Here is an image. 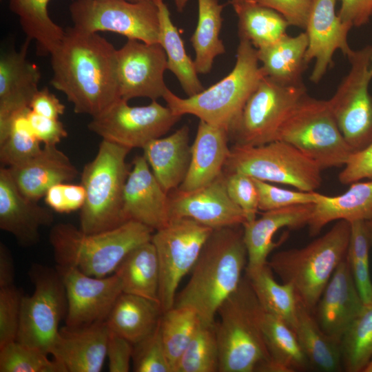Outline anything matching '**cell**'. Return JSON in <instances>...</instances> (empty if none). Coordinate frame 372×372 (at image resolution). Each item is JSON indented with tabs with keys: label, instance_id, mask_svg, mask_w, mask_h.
I'll return each mask as SVG.
<instances>
[{
	"label": "cell",
	"instance_id": "1",
	"mask_svg": "<svg viewBox=\"0 0 372 372\" xmlns=\"http://www.w3.org/2000/svg\"><path fill=\"white\" fill-rule=\"evenodd\" d=\"M116 49L98 33L74 27L51 52L52 85L64 94L76 114L92 117L121 99L116 76Z\"/></svg>",
	"mask_w": 372,
	"mask_h": 372
},
{
	"label": "cell",
	"instance_id": "2",
	"mask_svg": "<svg viewBox=\"0 0 372 372\" xmlns=\"http://www.w3.org/2000/svg\"><path fill=\"white\" fill-rule=\"evenodd\" d=\"M247 263L242 225L213 229L174 307L192 308L202 322H214L219 307L240 284Z\"/></svg>",
	"mask_w": 372,
	"mask_h": 372
},
{
	"label": "cell",
	"instance_id": "3",
	"mask_svg": "<svg viewBox=\"0 0 372 372\" xmlns=\"http://www.w3.org/2000/svg\"><path fill=\"white\" fill-rule=\"evenodd\" d=\"M154 232L134 220L95 233H85L71 223H60L51 228L49 240L56 265L101 278L114 273L127 254L151 240Z\"/></svg>",
	"mask_w": 372,
	"mask_h": 372
},
{
	"label": "cell",
	"instance_id": "4",
	"mask_svg": "<svg viewBox=\"0 0 372 372\" xmlns=\"http://www.w3.org/2000/svg\"><path fill=\"white\" fill-rule=\"evenodd\" d=\"M217 313L219 372H260L270 358L262 330L265 311L245 275Z\"/></svg>",
	"mask_w": 372,
	"mask_h": 372
},
{
	"label": "cell",
	"instance_id": "5",
	"mask_svg": "<svg viewBox=\"0 0 372 372\" xmlns=\"http://www.w3.org/2000/svg\"><path fill=\"white\" fill-rule=\"evenodd\" d=\"M258 63L257 49L249 41L240 39L235 66L225 77L187 98H180L167 88L163 99L174 114H192L228 132L265 77Z\"/></svg>",
	"mask_w": 372,
	"mask_h": 372
},
{
	"label": "cell",
	"instance_id": "6",
	"mask_svg": "<svg viewBox=\"0 0 372 372\" xmlns=\"http://www.w3.org/2000/svg\"><path fill=\"white\" fill-rule=\"evenodd\" d=\"M350 223L340 220L307 246L273 254L267 263L298 301L313 312L339 264L347 256Z\"/></svg>",
	"mask_w": 372,
	"mask_h": 372
},
{
	"label": "cell",
	"instance_id": "7",
	"mask_svg": "<svg viewBox=\"0 0 372 372\" xmlns=\"http://www.w3.org/2000/svg\"><path fill=\"white\" fill-rule=\"evenodd\" d=\"M130 150L102 140L95 157L85 165L81 184L85 200L79 215V228L84 232L109 230L126 222L123 196L130 171L126 162Z\"/></svg>",
	"mask_w": 372,
	"mask_h": 372
},
{
	"label": "cell",
	"instance_id": "8",
	"mask_svg": "<svg viewBox=\"0 0 372 372\" xmlns=\"http://www.w3.org/2000/svg\"><path fill=\"white\" fill-rule=\"evenodd\" d=\"M278 140L288 143L323 170L343 167L353 150L344 138L328 100L304 94L282 125Z\"/></svg>",
	"mask_w": 372,
	"mask_h": 372
},
{
	"label": "cell",
	"instance_id": "9",
	"mask_svg": "<svg viewBox=\"0 0 372 372\" xmlns=\"http://www.w3.org/2000/svg\"><path fill=\"white\" fill-rule=\"evenodd\" d=\"M322 171L296 147L277 140L258 146L234 145L223 172H238L262 181L314 192L321 185Z\"/></svg>",
	"mask_w": 372,
	"mask_h": 372
},
{
	"label": "cell",
	"instance_id": "10",
	"mask_svg": "<svg viewBox=\"0 0 372 372\" xmlns=\"http://www.w3.org/2000/svg\"><path fill=\"white\" fill-rule=\"evenodd\" d=\"M306 94L303 83L287 85L263 77L228 129L229 138L245 146L277 141L285 120Z\"/></svg>",
	"mask_w": 372,
	"mask_h": 372
},
{
	"label": "cell",
	"instance_id": "11",
	"mask_svg": "<svg viewBox=\"0 0 372 372\" xmlns=\"http://www.w3.org/2000/svg\"><path fill=\"white\" fill-rule=\"evenodd\" d=\"M28 274L34 291L22 297L17 341L50 355L59 324L67 313L65 287L56 267L36 263Z\"/></svg>",
	"mask_w": 372,
	"mask_h": 372
},
{
	"label": "cell",
	"instance_id": "12",
	"mask_svg": "<svg viewBox=\"0 0 372 372\" xmlns=\"http://www.w3.org/2000/svg\"><path fill=\"white\" fill-rule=\"evenodd\" d=\"M347 58L350 70L328 102L344 138L356 152L372 141V46L353 50Z\"/></svg>",
	"mask_w": 372,
	"mask_h": 372
},
{
	"label": "cell",
	"instance_id": "13",
	"mask_svg": "<svg viewBox=\"0 0 372 372\" xmlns=\"http://www.w3.org/2000/svg\"><path fill=\"white\" fill-rule=\"evenodd\" d=\"M73 27L83 32H111L127 39L159 43L160 23L154 1L74 0L69 6Z\"/></svg>",
	"mask_w": 372,
	"mask_h": 372
},
{
	"label": "cell",
	"instance_id": "14",
	"mask_svg": "<svg viewBox=\"0 0 372 372\" xmlns=\"http://www.w3.org/2000/svg\"><path fill=\"white\" fill-rule=\"evenodd\" d=\"M213 229L192 219L171 220L151 238L158 258V298L163 313L174 305L182 279L194 266Z\"/></svg>",
	"mask_w": 372,
	"mask_h": 372
},
{
	"label": "cell",
	"instance_id": "15",
	"mask_svg": "<svg viewBox=\"0 0 372 372\" xmlns=\"http://www.w3.org/2000/svg\"><path fill=\"white\" fill-rule=\"evenodd\" d=\"M180 118L156 101L147 105L131 106L120 99L104 112L92 117L87 127L102 140L130 149H143L165 134Z\"/></svg>",
	"mask_w": 372,
	"mask_h": 372
},
{
	"label": "cell",
	"instance_id": "16",
	"mask_svg": "<svg viewBox=\"0 0 372 372\" xmlns=\"http://www.w3.org/2000/svg\"><path fill=\"white\" fill-rule=\"evenodd\" d=\"M166 70L167 56L159 43L127 39L116 50V76L121 99L128 101L134 98L152 101L163 98L167 89L164 81Z\"/></svg>",
	"mask_w": 372,
	"mask_h": 372
},
{
	"label": "cell",
	"instance_id": "17",
	"mask_svg": "<svg viewBox=\"0 0 372 372\" xmlns=\"http://www.w3.org/2000/svg\"><path fill=\"white\" fill-rule=\"evenodd\" d=\"M65 287L67 298L65 326L84 327L105 322L122 292L118 276L86 275L69 267L56 265Z\"/></svg>",
	"mask_w": 372,
	"mask_h": 372
},
{
	"label": "cell",
	"instance_id": "18",
	"mask_svg": "<svg viewBox=\"0 0 372 372\" xmlns=\"http://www.w3.org/2000/svg\"><path fill=\"white\" fill-rule=\"evenodd\" d=\"M171 220L190 218L212 229L242 225L245 214L229 198L224 172L211 183L199 188L169 194Z\"/></svg>",
	"mask_w": 372,
	"mask_h": 372
},
{
	"label": "cell",
	"instance_id": "19",
	"mask_svg": "<svg viewBox=\"0 0 372 372\" xmlns=\"http://www.w3.org/2000/svg\"><path fill=\"white\" fill-rule=\"evenodd\" d=\"M336 0H312L305 33L308 46L305 61L316 63L310 80L318 83L333 65V55L340 50L348 56L353 50L348 43V33L353 28L344 23L335 12Z\"/></svg>",
	"mask_w": 372,
	"mask_h": 372
},
{
	"label": "cell",
	"instance_id": "20",
	"mask_svg": "<svg viewBox=\"0 0 372 372\" xmlns=\"http://www.w3.org/2000/svg\"><path fill=\"white\" fill-rule=\"evenodd\" d=\"M126 221L134 220L154 231L169 224V194L161 186L143 156H136L126 180L123 196Z\"/></svg>",
	"mask_w": 372,
	"mask_h": 372
},
{
	"label": "cell",
	"instance_id": "21",
	"mask_svg": "<svg viewBox=\"0 0 372 372\" xmlns=\"http://www.w3.org/2000/svg\"><path fill=\"white\" fill-rule=\"evenodd\" d=\"M363 305L347 256L324 289L314 309L315 319L325 333L340 341Z\"/></svg>",
	"mask_w": 372,
	"mask_h": 372
},
{
	"label": "cell",
	"instance_id": "22",
	"mask_svg": "<svg viewBox=\"0 0 372 372\" xmlns=\"http://www.w3.org/2000/svg\"><path fill=\"white\" fill-rule=\"evenodd\" d=\"M53 222L52 211L22 195L8 168L1 167V229L12 234L20 245L28 247L39 241L40 229L52 225Z\"/></svg>",
	"mask_w": 372,
	"mask_h": 372
},
{
	"label": "cell",
	"instance_id": "23",
	"mask_svg": "<svg viewBox=\"0 0 372 372\" xmlns=\"http://www.w3.org/2000/svg\"><path fill=\"white\" fill-rule=\"evenodd\" d=\"M109 329L105 322L60 328L50 354L65 372H99L107 358Z\"/></svg>",
	"mask_w": 372,
	"mask_h": 372
},
{
	"label": "cell",
	"instance_id": "24",
	"mask_svg": "<svg viewBox=\"0 0 372 372\" xmlns=\"http://www.w3.org/2000/svg\"><path fill=\"white\" fill-rule=\"evenodd\" d=\"M31 41L26 38L20 50L3 52L0 58V131L17 112L29 107L39 90V67L27 59Z\"/></svg>",
	"mask_w": 372,
	"mask_h": 372
},
{
	"label": "cell",
	"instance_id": "25",
	"mask_svg": "<svg viewBox=\"0 0 372 372\" xmlns=\"http://www.w3.org/2000/svg\"><path fill=\"white\" fill-rule=\"evenodd\" d=\"M315 203L298 205L263 211L261 217L245 223L243 240L247 249V263L245 273L256 271L268 262V256L276 247L273 238L282 228H300L311 217Z\"/></svg>",
	"mask_w": 372,
	"mask_h": 372
},
{
	"label": "cell",
	"instance_id": "26",
	"mask_svg": "<svg viewBox=\"0 0 372 372\" xmlns=\"http://www.w3.org/2000/svg\"><path fill=\"white\" fill-rule=\"evenodd\" d=\"M7 168L21 194L37 202L53 185L69 183L79 174L76 166L56 145H44L27 161Z\"/></svg>",
	"mask_w": 372,
	"mask_h": 372
},
{
	"label": "cell",
	"instance_id": "27",
	"mask_svg": "<svg viewBox=\"0 0 372 372\" xmlns=\"http://www.w3.org/2000/svg\"><path fill=\"white\" fill-rule=\"evenodd\" d=\"M228 132L225 128L200 120L191 146V161L187 176L178 188L193 190L218 178L224 171L230 153Z\"/></svg>",
	"mask_w": 372,
	"mask_h": 372
},
{
	"label": "cell",
	"instance_id": "28",
	"mask_svg": "<svg viewBox=\"0 0 372 372\" xmlns=\"http://www.w3.org/2000/svg\"><path fill=\"white\" fill-rule=\"evenodd\" d=\"M143 149V156L165 192L178 189L187 176L191 161L189 127L183 125L167 137L154 139Z\"/></svg>",
	"mask_w": 372,
	"mask_h": 372
},
{
	"label": "cell",
	"instance_id": "29",
	"mask_svg": "<svg viewBox=\"0 0 372 372\" xmlns=\"http://www.w3.org/2000/svg\"><path fill=\"white\" fill-rule=\"evenodd\" d=\"M372 218V180L351 184L342 194L329 196L321 194L314 204L308 223L311 236L318 234L328 223L344 220H369Z\"/></svg>",
	"mask_w": 372,
	"mask_h": 372
},
{
	"label": "cell",
	"instance_id": "30",
	"mask_svg": "<svg viewBox=\"0 0 372 372\" xmlns=\"http://www.w3.org/2000/svg\"><path fill=\"white\" fill-rule=\"evenodd\" d=\"M162 314L158 302L121 293L105 324L110 331L134 344L147 337L157 328Z\"/></svg>",
	"mask_w": 372,
	"mask_h": 372
},
{
	"label": "cell",
	"instance_id": "31",
	"mask_svg": "<svg viewBox=\"0 0 372 372\" xmlns=\"http://www.w3.org/2000/svg\"><path fill=\"white\" fill-rule=\"evenodd\" d=\"M307 46L304 32L295 37L287 34L276 42L257 49L264 76L283 85L302 84V73L308 64L305 61Z\"/></svg>",
	"mask_w": 372,
	"mask_h": 372
},
{
	"label": "cell",
	"instance_id": "32",
	"mask_svg": "<svg viewBox=\"0 0 372 372\" xmlns=\"http://www.w3.org/2000/svg\"><path fill=\"white\" fill-rule=\"evenodd\" d=\"M114 273L120 280L123 293L159 302V263L156 248L151 240L130 251Z\"/></svg>",
	"mask_w": 372,
	"mask_h": 372
},
{
	"label": "cell",
	"instance_id": "33",
	"mask_svg": "<svg viewBox=\"0 0 372 372\" xmlns=\"http://www.w3.org/2000/svg\"><path fill=\"white\" fill-rule=\"evenodd\" d=\"M262 330L270 358L260 372H294L309 369V363L296 333L286 322L265 312Z\"/></svg>",
	"mask_w": 372,
	"mask_h": 372
},
{
	"label": "cell",
	"instance_id": "34",
	"mask_svg": "<svg viewBox=\"0 0 372 372\" xmlns=\"http://www.w3.org/2000/svg\"><path fill=\"white\" fill-rule=\"evenodd\" d=\"M293 329L310 366L323 372L342 370L340 341L325 333L312 312L300 302Z\"/></svg>",
	"mask_w": 372,
	"mask_h": 372
},
{
	"label": "cell",
	"instance_id": "35",
	"mask_svg": "<svg viewBox=\"0 0 372 372\" xmlns=\"http://www.w3.org/2000/svg\"><path fill=\"white\" fill-rule=\"evenodd\" d=\"M154 1L158 10L159 43L167 56V70L176 76L187 96H194L205 88L198 77L194 61L187 54L183 41L172 23L167 5L163 0Z\"/></svg>",
	"mask_w": 372,
	"mask_h": 372
},
{
	"label": "cell",
	"instance_id": "36",
	"mask_svg": "<svg viewBox=\"0 0 372 372\" xmlns=\"http://www.w3.org/2000/svg\"><path fill=\"white\" fill-rule=\"evenodd\" d=\"M238 17L240 39L249 41L259 49L287 34L289 23L276 10L254 0L232 5Z\"/></svg>",
	"mask_w": 372,
	"mask_h": 372
},
{
	"label": "cell",
	"instance_id": "37",
	"mask_svg": "<svg viewBox=\"0 0 372 372\" xmlns=\"http://www.w3.org/2000/svg\"><path fill=\"white\" fill-rule=\"evenodd\" d=\"M225 6L219 0H198V23L190 38L195 51L194 63L198 74L209 73L216 56L225 52L219 37L223 23L221 14Z\"/></svg>",
	"mask_w": 372,
	"mask_h": 372
},
{
	"label": "cell",
	"instance_id": "38",
	"mask_svg": "<svg viewBox=\"0 0 372 372\" xmlns=\"http://www.w3.org/2000/svg\"><path fill=\"white\" fill-rule=\"evenodd\" d=\"M50 0H9L10 10L18 17L26 38L34 41L41 54H50L65 33L53 21L48 8Z\"/></svg>",
	"mask_w": 372,
	"mask_h": 372
},
{
	"label": "cell",
	"instance_id": "39",
	"mask_svg": "<svg viewBox=\"0 0 372 372\" xmlns=\"http://www.w3.org/2000/svg\"><path fill=\"white\" fill-rule=\"evenodd\" d=\"M245 276L265 311L281 318L293 329L299 305L293 288L289 284L276 282L268 263Z\"/></svg>",
	"mask_w": 372,
	"mask_h": 372
},
{
	"label": "cell",
	"instance_id": "40",
	"mask_svg": "<svg viewBox=\"0 0 372 372\" xmlns=\"http://www.w3.org/2000/svg\"><path fill=\"white\" fill-rule=\"evenodd\" d=\"M200 322L197 312L189 307H173L163 313L160 331L172 372Z\"/></svg>",
	"mask_w": 372,
	"mask_h": 372
},
{
	"label": "cell",
	"instance_id": "41",
	"mask_svg": "<svg viewBox=\"0 0 372 372\" xmlns=\"http://www.w3.org/2000/svg\"><path fill=\"white\" fill-rule=\"evenodd\" d=\"M30 107L17 112L6 127L0 132V161L3 167L20 165L41 149L28 118Z\"/></svg>",
	"mask_w": 372,
	"mask_h": 372
},
{
	"label": "cell",
	"instance_id": "42",
	"mask_svg": "<svg viewBox=\"0 0 372 372\" xmlns=\"http://www.w3.org/2000/svg\"><path fill=\"white\" fill-rule=\"evenodd\" d=\"M342 369L361 372L372 356V302L365 304L340 340Z\"/></svg>",
	"mask_w": 372,
	"mask_h": 372
},
{
	"label": "cell",
	"instance_id": "43",
	"mask_svg": "<svg viewBox=\"0 0 372 372\" xmlns=\"http://www.w3.org/2000/svg\"><path fill=\"white\" fill-rule=\"evenodd\" d=\"M216 322H202L181 355L174 372H219Z\"/></svg>",
	"mask_w": 372,
	"mask_h": 372
},
{
	"label": "cell",
	"instance_id": "44",
	"mask_svg": "<svg viewBox=\"0 0 372 372\" xmlns=\"http://www.w3.org/2000/svg\"><path fill=\"white\" fill-rule=\"evenodd\" d=\"M47 353L17 340L0 347L1 372H65Z\"/></svg>",
	"mask_w": 372,
	"mask_h": 372
},
{
	"label": "cell",
	"instance_id": "45",
	"mask_svg": "<svg viewBox=\"0 0 372 372\" xmlns=\"http://www.w3.org/2000/svg\"><path fill=\"white\" fill-rule=\"evenodd\" d=\"M133 347L132 362L134 371L172 372L162 341L159 324L150 335L134 344Z\"/></svg>",
	"mask_w": 372,
	"mask_h": 372
},
{
	"label": "cell",
	"instance_id": "46",
	"mask_svg": "<svg viewBox=\"0 0 372 372\" xmlns=\"http://www.w3.org/2000/svg\"><path fill=\"white\" fill-rule=\"evenodd\" d=\"M253 178L258 192V209L262 211L298 205L316 203L320 198V194L315 191H293Z\"/></svg>",
	"mask_w": 372,
	"mask_h": 372
},
{
	"label": "cell",
	"instance_id": "47",
	"mask_svg": "<svg viewBox=\"0 0 372 372\" xmlns=\"http://www.w3.org/2000/svg\"><path fill=\"white\" fill-rule=\"evenodd\" d=\"M223 172L227 194L243 211L245 223L255 220L259 209L258 192L254 178L238 172Z\"/></svg>",
	"mask_w": 372,
	"mask_h": 372
},
{
	"label": "cell",
	"instance_id": "48",
	"mask_svg": "<svg viewBox=\"0 0 372 372\" xmlns=\"http://www.w3.org/2000/svg\"><path fill=\"white\" fill-rule=\"evenodd\" d=\"M23 296L14 285L0 288V347L17 340Z\"/></svg>",
	"mask_w": 372,
	"mask_h": 372
},
{
	"label": "cell",
	"instance_id": "49",
	"mask_svg": "<svg viewBox=\"0 0 372 372\" xmlns=\"http://www.w3.org/2000/svg\"><path fill=\"white\" fill-rule=\"evenodd\" d=\"M44 199L54 211L69 213L82 208L85 200V191L81 184L61 183L51 187L45 193Z\"/></svg>",
	"mask_w": 372,
	"mask_h": 372
},
{
	"label": "cell",
	"instance_id": "50",
	"mask_svg": "<svg viewBox=\"0 0 372 372\" xmlns=\"http://www.w3.org/2000/svg\"><path fill=\"white\" fill-rule=\"evenodd\" d=\"M338 179L345 185L363 179L372 180V141L364 148L351 154Z\"/></svg>",
	"mask_w": 372,
	"mask_h": 372
},
{
	"label": "cell",
	"instance_id": "51",
	"mask_svg": "<svg viewBox=\"0 0 372 372\" xmlns=\"http://www.w3.org/2000/svg\"><path fill=\"white\" fill-rule=\"evenodd\" d=\"M284 17L289 25L305 29L312 0H254Z\"/></svg>",
	"mask_w": 372,
	"mask_h": 372
},
{
	"label": "cell",
	"instance_id": "52",
	"mask_svg": "<svg viewBox=\"0 0 372 372\" xmlns=\"http://www.w3.org/2000/svg\"><path fill=\"white\" fill-rule=\"evenodd\" d=\"M28 118L31 130L41 143L56 145L67 137L68 132L59 118H50L37 114L30 109Z\"/></svg>",
	"mask_w": 372,
	"mask_h": 372
},
{
	"label": "cell",
	"instance_id": "53",
	"mask_svg": "<svg viewBox=\"0 0 372 372\" xmlns=\"http://www.w3.org/2000/svg\"><path fill=\"white\" fill-rule=\"evenodd\" d=\"M133 344L110 331L107 345L108 368L110 372H128L132 361Z\"/></svg>",
	"mask_w": 372,
	"mask_h": 372
},
{
	"label": "cell",
	"instance_id": "54",
	"mask_svg": "<svg viewBox=\"0 0 372 372\" xmlns=\"http://www.w3.org/2000/svg\"><path fill=\"white\" fill-rule=\"evenodd\" d=\"M371 244L366 222L365 220L351 222L347 258L369 262Z\"/></svg>",
	"mask_w": 372,
	"mask_h": 372
},
{
	"label": "cell",
	"instance_id": "55",
	"mask_svg": "<svg viewBox=\"0 0 372 372\" xmlns=\"http://www.w3.org/2000/svg\"><path fill=\"white\" fill-rule=\"evenodd\" d=\"M338 14L342 21L352 27L366 24L372 18V0H338Z\"/></svg>",
	"mask_w": 372,
	"mask_h": 372
},
{
	"label": "cell",
	"instance_id": "56",
	"mask_svg": "<svg viewBox=\"0 0 372 372\" xmlns=\"http://www.w3.org/2000/svg\"><path fill=\"white\" fill-rule=\"evenodd\" d=\"M29 107L33 112L50 118H59L65 110V106L47 87L34 94Z\"/></svg>",
	"mask_w": 372,
	"mask_h": 372
},
{
	"label": "cell",
	"instance_id": "57",
	"mask_svg": "<svg viewBox=\"0 0 372 372\" xmlns=\"http://www.w3.org/2000/svg\"><path fill=\"white\" fill-rule=\"evenodd\" d=\"M348 260L356 289L363 304L372 302V282L369 272V262L355 259L348 258Z\"/></svg>",
	"mask_w": 372,
	"mask_h": 372
},
{
	"label": "cell",
	"instance_id": "58",
	"mask_svg": "<svg viewBox=\"0 0 372 372\" xmlns=\"http://www.w3.org/2000/svg\"><path fill=\"white\" fill-rule=\"evenodd\" d=\"M14 260L9 249L0 243V288L12 286L14 282Z\"/></svg>",
	"mask_w": 372,
	"mask_h": 372
},
{
	"label": "cell",
	"instance_id": "59",
	"mask_svg": "<svg viewBox=\"0 0 372 372\" xmlns=\"http://www.w3.org/2000/svg\"><path fill=\"white\" fill-rule=\"evenodd\" d=\"M176 9L178 12H182L189 0H174Z\"/></svg>",
	"mask_w": 372,
	"mask_h": 372
},
{
	"label": "cell",
	"instance_id": "60",
	"mask_svg": "<svg viewBox=\"0 0 372 372\" xmlns=\"http://www.w3.org/2000/svg\"><path fill=\"white\" fill-rule=\"evenodd\" d=\"M366 225H367V227H368V230L369 233L371 242L372 244V218L369 220H366Z\"/></svg>",
	"mask_w": 372,
	"mask_h": 372
},
{
	"label": "cell",
	"instance_id": "61",
	"mask_svg": "<svg viewBox=\"0 0 372 372\" xmlns=\"http://www.w3.org/2000/svg\"><path fill=\"white\" fill-rule=\"evenodd\" d=\"M363 372H372V356L363 370Z\"/></svg>",
	"mask_w": 372,
	"mask_h": 372
},
{
	"label": "cell",
	"instance_id": "62",
	"mask_svg": "<svg viewBox=\"0 0 372 372\" xmlns=\"http://www.w3.org/2000/svg\"><path fill=\"white\" fill-rule=\"evenodd\" d=\"M246 0H231L229 1V3L231 4V5H234V4H236V3H241L242 1H245Z\"/></svg>",
	"mask_w": 372,
	"mask_h": 372
},
{
	"label": "cell",
	"instance_id": "63",
	"mask_svg": "<svg viewBox=\"0 0 372 372\" xmlns=\"http://www.w3.org/2000/svg\"><path fill=\"white\" fill-rule=\"evenodd\" d=\"M132 2L154 1V0H127Z\"/></svg>",
	"mask_w": 372,
	"mask_h": 372
}]
</instances>
